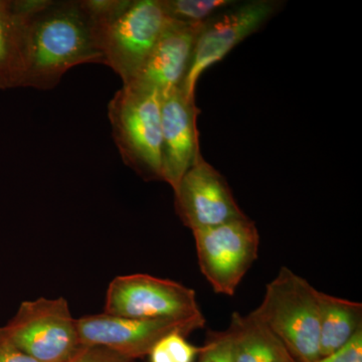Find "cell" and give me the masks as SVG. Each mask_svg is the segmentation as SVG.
I'll list each match as a JSON object with an SVG mask.
<instances>
[{
	"label": "cell",
	"mask_w": 362,
	"mask_h": 362,
	"mask_svg": "<svg viewBox=\"0 0 362 362\" xmlns=\"http://www.w3.org/2000/svg\"><path fill=\"white\" fill-rule=\"evenodd\" d=\"M194 98L178 88L161 98L162 181L175 190L182 176L199 158L197 116Z\"/></svg>",
	"instance_id": "cell-11"
},
{
	"label": "cell",
	"mask_w": 362,
	"mask_h": 362,
	"mask_svg": "<svg viewBox=\"0 0 362 362\" xmlns=\"http://www.w3.org/2000/svg\"><path fill=\"white\" fill-rule=\"evenodd\" d=\"M361 329V303L319 292L320 358L341 349Z\"/></svg>",
	"instance_id": "cell-14"
},
{
	"label": "cell",
	"mask_w": 362,
	"mask_h": 362,
	"mask_svg": "<svg viewBox=\"0 0 362 362\" xmlns=\"http://www.w3.org/2000/svg\"><path fill=\"white\" fill-rule=\"evenodd\" d=\"M0 362H40L21 351L0 327Z\"/></svg>",
	"instance_id": "cell-21"
},
{
	"label": "cell",
	"mask_w": 362,
	"mask_h": 362,
	"mask_svg": "<svg viewBox=\"0 0 362 362\" xmlns=\"http://www.w3.org/2000/svg\"><path fill=\"white\" fill-rule=\"evenodd\" d=\"M105 313L133 319L202 315L194 290L147 274L114 279L107 290Z\"/></svg>",
	"instance_id": "cell-9"
},
{
	"label": "cell",
	"mask_w": 362,
	"mask_h": 362,
	"mask_svg": "<svg viewBox=\"0 0 362 362\" xmlns=\"http://www.w3.org/2000/svg\"><path fill=\"white\" fill-rule=\"evenodd\" d=\"M37 0H0V89L23 87L28 18Z\"/></svg>",
	"instance_id": "cell-13"
},
{
	"label": "cell",
	"mask_w": 362,
	"mask_h": 362,
	"mask_svg": "<svg viewBox=\"0 0 362 362\" xmlns=\"http://www.w3.org/2000/svg\"><path fill=\"white\" fill-rule=\"evenodd\" d=\"M202 346L188 342L185 335L173 333L157 343L149 354L150 362H194Z\"/></svg>",
	"instance_id": "cell-17"
},
{
	"label": "cell",
	"mask_w": 362,
	"mask_h": 362,
	"mask_svg": "<svg viewBox=\"0 0 362 362\" xmlns=\"http://www.w3.org/2000/svg\"><path fill=\"white\" fill-rule=\"evenodd\" d=\"M2 328L18 349L40 362H69L85 347L63 297L23 302Z\"/></svg>",
	"instance_id": "cell-5"
},
{
	"label": "cell",
	"mask_w": 362,
	"mask_h": 362,
	"mask_svg": "<svg viewBox=\"0 0 362 362\" xmlns=\"http://www.w3.org/2000/svg\"><path fill=\"white\" fill-rule=\"evenodd\" d=\"M162 8L170 21L187 25L206 23L228 7L239 1L235 0H160Z\"/></svg>",
	"instance_id": "cell-16"
},
{
	"label": "cell",
	"mask_w": 362,
	"mask_h": 362,
	"mask_svg": "<svg viewBox=\"0 0 362 362\" xmlns=\"http://www.w3.org/2000/svg\"><path fill=\"white\" fill-rule=\"evenodd\" d=\"M108 116L124 163L144 180H162L158 93L123 86L108 105Z\"/></svg>",
	"instance_id": "cell-3"
},
{
	"label": "cell",
	"mask_w": 362,
	"mask_h": 362,
	"mask_svg": "<svg viewBox=\"0 0 362 362\" xmlns=\"http://www.w3.org/2000/svg\"><path fill=\"white\" fill-rule=\"evenodd\" d=\"M319 292L308 281L282 267L267 285L262 303L251 312L301 362L320 358Z\"/></svg>",
	"instance_id": "cell-2"
},
{
	"label": "cell",
	"mask_w": 362,
	"mask_h": 362,
	"mask_svg": "<svg viewBox=\"0 0 362 362\" xmlns=\"http://www.w3.org/2000/svg\"><path fill=\"white\" fill-rule=\"evenodd\" d=\"M202 25L170 21L137 75L123 86L154 90L160 98L180 88Z\"/></svg>",
	"instance_id": "cell-12"
},
{
	"label": "cell",
	"mask_w": 362,
	"mask_h": 362,
	"mask_svg": "<svg viewBox=\"0 0 362 362\" xmlns=\"http://www.w3.org/2000/svg\"><path fill=\"white\" fill-rule=\"evenodd\" d=\"M23 87L49 90L73 66L103 64L94 23L81 0H40L28 14Z\"/></svg>",
	"instance_id": "cell-1"
},
{
	"label": "cell",
	"mask_w": 362,
	"mask_h": 362,
	"mask_svg": "<svg viewBox=\"0 0 362 362\" xmlns=\"http://www.w3.org/2000/svg\"><path fill=\"white\" fill-rule=\"evenodd\" d=\"M202 275L218 294L233 296L258 258L259 235L249 218L194 232Z\"/></svg>",
	"instance_id": "cell-7"
},
{
	"label": "cell",
	"mask_w": 362,
	"mask_h": 362,
	"mask_svg": "<svg viewBox=\"0 0 362 362\" xmlns=\"http://www.w3.org/2000/svg\"><path fill=\"white\" fill-rule=\"evenodd\" d=\"M228 329L232 334L233 362H283L289 354L282 342L251 313L235 312Z\"/></svg>",
	"instance_id": "cell-15"
},
{
	"label": "cell",
	"mask_w": 362,
	"mask_h": 362,
	"mask_svg": "<svg viewBox=\"0 0 362 362\" xmlns=\"http://www.w3.org/2000/svg\"><path fill=\"white\" fill-rule=\"evenodd\" d=\"M283 362H301V361H297L296 358H294V357H293L291 356V354H288L287 356H286V358L284 359V361Z\"/></svg>",
	"instance_id": "cell-22"
},
{
	"label": "cell",
	"mask_w": 362,
	"mask_h": 362,
	"mask_svg": "<svg viewBox=\"0 0 362 362\" xmlns=\"http://www.w3.org/2000/svg\"><path fill=\"white\" fill-rule=\"evenodd\" d=\"M197 362H233L232 334L228 328L207 334Z\"/></svg>",
	"instance_id": "cell-18"
},
{
	"label": "cell",
	"mask_w": 362,
	"mask_h": 362,
	"mask_svg": "<svg viewBox=\"0 0 362 362\" xmlns=\"http://www.w3.org/2000/svg\"><path fill=\"white\" fill-rule=\"evenodd\" d=\"M316 362H362V329L341 349Z\"/></svg>",
	"instance_id": "cell-20"
},
{
	"label": "cell",
	"mask_w": 362,
	"mask_h": 362,
	"mask_svg": "<svg viewBox=\"0 0 362 362\" xmlns=\"http://www.w3.org/2000/svg\"><path fill=\"white\" fill-rule=\"evenodd\" d=\"M173 192L176 211L192 233L247 218L226 178L202 157L188 169Z\"/></svg>",
	"instance_id": "cell-10"
},
{
	"label": "cell",
	"mask_w": 362,
	"mask_h": 362,
	"mask_svg": "<svg viewBox=\"0 0 362 362\" xmlns=\"http://www.w3.org/2000/svg\"><path fill=\"white\" fill-rule=\"evenodd\" d=\"M206 323L204 314L187 318L133 319L103 313L77 319L83 346L105 347L132 361L149 356L164 337L173 333L187 337Z\"/></svg>",
	"instance_id": "cell-8"
},
{
	"label": "cell",
	"mask_w": 362,
	"mask_h": 362,
	"mask_svg": "<svg viewBox=\"0 0 362 362\" xmlns=\"http://www.w3.org/2000/svg\"><path fill=\"white\" fill-rule=\"evenodd\" d=\"M93 23L104 65L126 85L144 65L170 20L160 0H130L113 18Z\"/></svg>",
	"instance_id": "cell-4"
},
{
	"label": "cell",
	"mask_w": 362,
	"mask_h": 362,
	"mask_svg": "<svg viewBox=\"0 0 362 362\" xmlns=\"http://www.w3.org/2000/svg\"><path fill=\"white\" fill-rule=\"evenodd\" d=\"M283 2L252 0L235 4L202 23L180 89L195 99V89L204 71L218 62L252 33L258 32L278 13Z\"/></svg>",
	"instance_id": "cell-6"
},
{
	"label": "cell",
	"mask_w": 362,
	"mask_h": 362,
	"mask_svg": "<svg viewBox=\"0 0 362 362\" xmlns=\"http://www.w3.org/2000/svg\"><path fill=\"white\" fill-rule=\"evenodd\" d=\"M69 362H134V361L105 347L85 346Z\"/></svg>",
	"instance_id": "cell-19"
}]
</instances>
